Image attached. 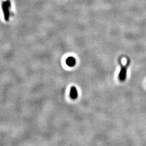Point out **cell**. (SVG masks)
I'll return each instance as SVG.
<instances>
[{"mask_svg": "<svg viewBox=\"0 0 146 146\" xmlns=\"http://www.w3.org/2000/svg\"><path fill=\"white\" fill-rule=\"evenodd\" d=\"M2 9L3 11V14L5 16V19L6 21H8L9 19V8L11 7L10 2L7 1L6 2H4L2 3Z\"/></svg>", "mask_w": 146, "mask_h": 146, "instance_id": "1", "label": "cell"}, {"mask_svg": "<svg viewBox=\"0 0 146 146\" xmlns=\"http://www.w3.org/2000/svg\"><path fill=\"white\" fill-rule=\"evenodd\" d=\"M129 66V62H128L125 66H122L121 69L120 70V74L119 75V78L121 81H123L125 80L127 75V68Z\"/></svg>", "mask_w": 146, "mask_h": 146, "instance_id": "2", "label": "cell"}, {"mask_svg": "<svg viewBox=\"0 0 146 146\" xmlns=\"http://www.w3.org/2000/svg\"><path fill=\"white\" fill-rule=\"evenodd\" d=\"M78 96V93L77 89L74 86L72 87L70 90V97L72 99L75 100L77 99Z\"/></svg>", "mask_w": 146, "mask_h": 146, "instance_id": "3", "label": "cell"}, {"mask_svg": "<svg viewBox=\"0 0 146 146\" xmlns=\"http://www.w3.org/2000/svg\"><path fill=\"white\" fill-rule=\"evenodd\" d=\"M76 59L74 58V57H72V56L68 57L66 59V64L69 67H74L75 66V64H76Z\"/></svg>", "mask_w": 146, "mask_h": 146, "instance_id": "4", "label": "cell"}]
</instances>
